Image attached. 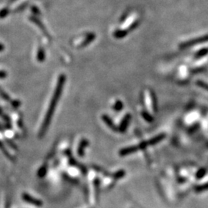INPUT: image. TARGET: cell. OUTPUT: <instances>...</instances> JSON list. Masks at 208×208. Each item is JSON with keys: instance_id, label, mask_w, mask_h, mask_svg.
Wrapping results in <instances>:
<instances>
[{"instance_id": "obj_2", "label": "cell", "mask_w": 208, "mask_h": 208, "mask_svg": "<svg viewBox=\"0 0 208 208\" xmlns=\"http://www.w3.org/2000/svg\"><path fill=\"white\" fill-rule=\"evenodd\" d=\"M206 41H208V35H203V36L197 37V38H194L190 40H188V41H186L185 43H181V44L180 45V47L181 48V49H186V48L190 47V46L200 44V43H204V42Z\"/></svg>"}, {"instance_id": "obj_1", "label": "cell", "mask_w": 208, "mask_h": 208, "mask_svg": "<svg viewBox=\"0 0 208 208\" xmlns=\"http://www.w3.org/2000/svg\"><path fill=\"white\" fill-rule=\"evenodd\" d=\"M65 76L63 75H59L58 80V83H57L56 87H55V92H54L53 96H52V98L50 101V104H49V108H48L47 112L46 114V116H45L44 121H43V126L41 127V130H40V136L43 135L45 133V132L47 129V127L49 126V123L51 121V119H52V114H53L54 111H55V106H56L57 103H58L59 100V97L61 96L62 91H63V85L65 83Z\"/></svg>"}, {"instance_id": "obj_4", "label": "cell", "mask_w": 208, "mask_h": 208, "mask_svg": "<svg viewBox=\"0 0 208 208\" xmlns=\"http://www.w3.org/2000/svg\"><path fill=\"white\" fill-rule=\"evenodd\" d=\"M23 199H24L26 201H27L28 203H32V204H34V205H36V206H41L43 203H42L41 201H39V200H36V199L33 198V197H32L31 196L28 195V194H24L23 195Z\"/></svg>"}, {"instance_id": "obj_7", "label": "cell", "mask_w": 208, "mask_h": 208, "mask_svg": "<svg viewBox=\"0 0 208 208\" xmlns=\"http://www.w3.org/2000/svg\"><path fill=\"white\" fill-rule=\"evenodd\" d=\"M86 144H87V142L86 141V140H85V141H83L81 143V144H80V147H79V149H78V153L80 154V155H83V149H84V147H86Z\"/></svg>"}, {"instance_id": "obj_6", "label": "cell", "mask_w": 208, "mask_h": 208, "mask_svg": "<svg viewBox=\"0 0 208 208\" xmlns=\"http://www.w3.org/2000/svg\"><path fill=\"white\" fill-rule=\"evenodd\" d=\"M197 86H200V87H202L203 89H206V90H208V83H206V82L202 81V80H197Z\"/></svg>"}, {"instance_id": "obj_10", "label": "cell", "mask_w": 208, "mask_h": 208, "mask_svg": "<svg viewBox=\"0 0 208 208\" xmlns=\"http://www.w3.org/2000/svg\"><path fill=\"white\" fill-rule=\"evenodd\" d=\"M121 107H123V103H120V102H118V103L116 104V106H115V109L119 110L120 109H121Z\"/></svg>"}, {"instance_id": "obj_5", "label": "cell", "mask_w": 208, "mask_h": 208, "mask_svg": "<svg viewBox=\"0 0 208 208\" xmlns=\"http://www.w3.org/2000/svg\"><path fill=\"white\" fill-rule=\"evenodd\" d=\"M129 115H126V116L125 117L123 123H122L121 126H120V129H121V130H124V129H126V126H127V124H128V122H129Z\"/></svg>"}, {"instance_id": "obj_11", "label": "cell", "mask_w": 208, "mask_h": 208, "mask_svg": "<svg viewBox=\"0 0 208 208\" xmlns=\"http://www.w3.org/2000/svg\"><path fill=\"white\" fill-rule=\"evenodd\" d=\"M6 75V74L4 72H0V77H2V78H3V77H5Z\"/></svg>"}, {"instance_id": "obj_9", "label": "cell", "mask_w": 208, "mask_h": 208, "mask_svg": "<svg viewBox=\"0 0 208 208\" xmlns=\"http://www.w3.org/2000/svg\"><path fill=\"white\" fill-rule=\"evenodd\" d=\"M208 190V183L206 184L203 185V186H200L197 188V191H202V190Z\"/></svg>"}, {"instance_id": "obj_8", "label": "cell", "mask_w": 208, "mask_h": 208, "mask_svg": "<svg viewBox=\"0 0 208 208\" xmlns=\"http://www.w3.org/2000/svg\"><path fill=\"white\" fill-rule=\"evenodd\" d=\"M143 117H144V118L146 119V120H148V121H152V120H153L152 116H151L149 115V114L148 113V112H143Z\"/></svg>"}, {"instance_id": "obj_3", "label": "cell", "mask_w": 208, "mask_h": 208, "mask_svg": "<svg viewBox=\"0 0 208 208\" xmlns=\"http://www.w3.org/2000/svg\"><path fill=\"white\" fill-rule=\"evenodd\" d=\"M145 104L147 109L150 112L155 111V101H154L153 95L149 90H146L145 92Z\"/></svg>"}]
</instances>
